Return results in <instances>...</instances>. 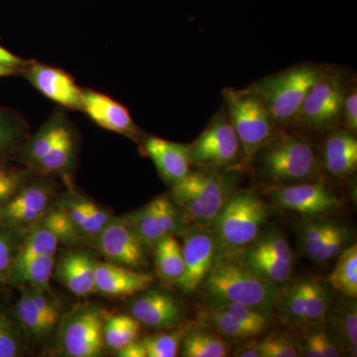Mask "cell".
I'll return each mask as SVG.
<instances>
[{"instance_id":"35","label":"cell","mask_w":357,"mask_h":357,"mask_svg":"<svg viewBox=\"0 0 357 357\" xmlns=\"http://www.w3.org/2000/svg\"><path fill=\"white\" fill-rule=\"evenodd\" d=\"M326 283L345 298L357 297V245L349 246L338 255L335 269Z\"/></svg>"},{"instance_id":"14","label":"cell","mask_w":357,"mask_h":357,"mask_svg":"<svg viewBox=\"0 0 357 357\" xmlns=\"http://www.w3.org/2000/svg\"><path fill=\"white\" fill-rule=\"evenodd\" d=\"M184 236V273L175 285L181 292L192 294L203 285L217 258L218 248L215 234L210 229L195 227L188 229Z\"/></svg>"},{"instance_id":"38","label":"cell","mask_w":357,"mask_h":357,"mask_svg":"<svg viewBox=\"0 0 357 357\" xmlns=\"http://www.w3.org/2000/svg\"><path fill=\"white\" fill-rule=\"evenodd\" d=\"M26 230L0 225V292L10 286L11 271L20 255Z\"/></svg>"},{"instance_id":"44","label":"cell","mask_w":357,"mask_h":357,"mask_svg":"<svg viewBox=\"0 0 357 357\" xmlns=\"http://www.w3.org/2000/svg\"><path fill=\"white\" fill-rule=\"evenodd\" d=\"M302 356L307 357H337L340 356V349L333 338L325 331H317L304 337L302 344L298 345Z\"/></svg>"},{"instance_id":"16","label":"cell","mask_w":357,"mask_h":357,"mask_svg":"<svg viewBox=\"0 0 357 357\" xmlns=\"http://www.w3.org/2000/svg\"><path fill=\"white\" fill-rule=\"evenodd\" d=\"M27 81L40 93L66 109L82 110L83 89L64 70L37 62H28L23 70Z\"/></svg>"},{"instance_id":"34","label":"cell","mask_w":357,"mask_h":357,"mask_svg":"<svg viewBox=\"0 0 357 357\" xmlns=\"http://www.w3.org/2000/svg\"><path fill=\"white\" fill-rule=\"evenodd\" d=\"M121 218L150 249H153L167 236L152 201L139 210L131 211Z\"/></svg>"},{"instance_id":"9","label":"cell","mask_w":357,"mask_h":357,"mask_svg":"<svg viewBox=\"0 0 357 357\" xmlns=\"http://www.w3.org/2000/svg\"><path fill=\"white\" fill-rule=\"evenodd\" d=\"M347 91L342 75L326 68L307 91L297 122L312 130L333 128L342 119Z\"/></svg>"},{"instance_id":"28","label":"cell","mask_w":357,"mask_h":357,"mask_svg":"<svg viewBox=\"0 0 357 357\" xmlns=\"http://www.w3.org/2000/svg\"><path fill=\"white\" fill-rule=\"evenodd\" d=\"M199 323L225 340H244L263 333L255 326L246 325L225 312L211 306L199 312Z\"/></svg>"},{"instance_id":"26","label":"cell","mask_w":357,"mask_h":357,"mask_svg":"<svg viewBox=\"0 0 357 357\" xmlns=\"http://www.w3.org/2000/svg\"><path fill=\"white\" fill-rule=\"evenodd\" d=\"M77 153V139L72 126L51 150L50 153L40 162L34 173L39 176L68 178L76 163Z\"/></svg>"},{"instance_id":"22","label":"cell","mask_w":357,"mask_h":357,"mask_svg":"<svg viewBox=\"0 0 357 357\" xmlns=\"http://www.w3.org/2000/svg\"><path fill=\"white\" fill-rule=\"evenodd\" d=\"M72 128L67 117L62 114H54L32 137L28 138L13 161L34 172L40 162L47 156L54 146Z\"/></svg>"},{"instance_id":"30","label":"cell","mask_w":357,"mask_h":357,"mask_svg":"<svg viewBox=\"0 0 357 357\" xmlns=\"http://www.w3.org/2000/svg\"><path fill=\"white\" fill-rule=\"evenodd\" d=\"M56 256H40L15 268L11 271L9 284L14 287L28 285L40 290L51 291L50 280L55 268Z\"/></svg>"},{"instance_id":"25","label":"cell","mask_w":357,"mask_h":357,"mask_svg":"<svg viewBox=\"0 0 357 357\" xmlns=\"http://www.w3.org/2000/svg\"><path fill=\"white\" fill-rule=\"evenodd\" d=\"M0 292V357H21L29 352V340L21 326L13 304Z\"/></svg>"},{"instance_id":"12","label":"cell","mask_w":357,"mask_h":357,"mask_svg":"<svg viewBox=\"0 0 357 357\" xmlns=\"http://www.w3.org/2000/svg\"><path fill=\"white\" fill-rule=\"evenodd\" d=\"M272 203L284 210L307 218L321 217L337 211L342 201L321 182H302L276 185L269 192Z\"/></svg>"},{"instance_id":"39","label":"cell","mask_w":357,"mask_h":357,"mask_svg":"<svg viewBox=\"0 0 357 357\" xmlns=\"http://www.w3.org/2000/svg\"><path fill=\"white\" fill-rule=\"evenodd\" d=\"M39 222L47 229L50 230L57 238L59 244H64L72 248L84 241L68 213L56 202L52 204L51 208Z\"/></svg>"},{"instance_id":"27","label":"cell","mask_w":357,"mask_h":357,"mask_svg":"<svg viewBox=\"0 0 357 357\" xmlns=\"http://www.w3.org/2000/svg\"><path fill=\"white\" fill-rule=\"evenodd\" d=\"M234 253L251 272L275 285H285L292 278L293 264L281 261L273 256L258 252L248 246Z\"/></svg>"},{"instance_id":"4","label":"cell","mask_w":357,"mask_h":357,"mask_svg":"<svg viewBox=\"0 0 357 357\" xmlns=\"http://www.w3.org/2000/svg\"><path fill=\"white\" fill-rule=\"evenodd\" d=\"M321 66L305 64L277 73L249 86L262 98L277 126L297 122L310 88L325 72Z\"/></svg>"},{"instance_id":"17","label":"cell","mask_w":357,"mask_h":357,"mask_svg":"<svg viewBox=\"0 0 357 357\" xmlns=\"http://www.w3.org/2000/svg\"><path fill=\"white\" fill-rule=\"evenodd\" d=\"M82 110L100 128L121 134L136 142L141 139L140 129L134 122L129 110L109 96L83 89Z\"/></svg>"},{"instance_id":"46","label":"cell","mask_w":357,"mask_h":357,"mask_svg":"<svg viewBox=\"0 0 357 357\" xmlns=\"http://www.w3.org/2000/svg\"><path fill=\"white\" fill-rule=\"evenodd\" d=\"M260 357H297L300 349L290 338L283 335H270L256 344Z\"/></svg>"},{"instance_id":"15","label":"cell","mask_w":357,"mask_h":357,"mask_svg":"<svg viewBox=\"0 0 357 357\" xmlns=\"http://www.w3.org/2000/svg\"><path fill=\"white\" fill-rule=\"evenodd\" d=\"M130 316L152 330H171L181 323L183 307L174 296L159 289L142 291L129 305Z\"/></svg>"},{"instance_id":"50","label":"cell","mask_w":357,"mask_h":357,"mask_svg":"<svg viewBox=\"0 0 357 357\" xmlns=\"http://www.w3.org/2000/svg\"><path fill=\"white\" fill-rule=\"evenodd\" d=\"M234 356L236 357H260L256 344L243 345L236 351L234 352Z\"/></svg>"},{"instance_id":"24","label":"cell","mask_w":357,"mask_h":357,"mask_svg":"<svg viewBox=\"0 0 357 357\" xmlns=\"http://www.w3.org/2000/svg\"><path fill=\"white\" fill-rule=\"evenodd\" d=\"M20 290V297L13 304L14 312L20 321L26 337L30 344H42L52 337L57 332L58 324L51 321L33 304L31 299L23 287Z\"/></svg>"},{"instance_id":"23","label":"cell","mask_w":357,"mask_h":357,"mask_svg":"<svg viewBox=\"0 0 357 357\" xmlns=\"http://www.w3.org/2000/svg\"><path fill=\"white\" fill-rule=\"evenodd\" d=\"M323 165L333 177L347 178L356 171L357 140L347 130L335 131L324 145Z\"/></svg>"},{"instance_id":"7","label":"cell","mask_w":357,"mask_h":357,"mask_svg":"<svg viewBox=\"0 0 357 357\" xmlns=\"http://www.w3.org/2000/svg\"><path fill=\"white\" fill-rule=\"evenodd\" d=\"M330 306L328 284L319 279L304 277L280 288L275 310L286 326L314 328L326 323Z\"/></svg>"},{"instance_id":"6","label":"cell","mask_w":357,"mask_h":357,"mask_svg":"<svg viewBox=\"0 0 357 357\" xmlns=\"http://www.w3.org/2000/svg\"><path fill=\"white\" fill-rule=\"evenodd\" d=\"M257 155L263 177L278 185L307 182L318 172L314 148L302 136L274 135Z\"/></svg>"},{"instance_id":"29","label":"cell","mask_w":357,"mask_h":357,"mask_svg":"<svg viewBox=\"0 0 357 357\" xmlns=\"http://www.w3.org/2000/svg\"><path fill=\"white\" fill-rule=\"evenodd\" d=\"M29 138V129L20 115L0 109V162L13 161Z\"/></svg>"},{"instance_id":"51","label":"cell","mask_w":357,"mask_h":357,"mask_svg":"<svg viewBox=\"0 0 357 357\" xmlns=\"http://www.w3.org/2000/svg\"><path fill=\"white\" fill-rule=\"evenodd\" d=\"M22 72L23 69H20V68L13 67V66L1 64L0 63V77L13 76V75Z\"/></svg>"},{"instance_id":"8","label":"cell","mask_w":357,"mask_h":357,"mask_svg":"<svg viewBox=\"0 0 357 357\" xmlns=\"http://www.w3.org/2000/svg\"><path fill=\"white\" fill-rule=\"evenodd\" d=\"M105 311L95 304H79L63 314L57 328L59 351L68 357H98L103 352Z\"/></svg>"},{"instance_id":"20","label":"cell","mask_w":357,"mask_h":357,"mask_svg":"<svg viewBox=\"0 0 357 357\" xmlns=\"http://www.w3.org/2000/svg\"><path fill=\"white\" fill-rule=\"evenodd\" d=\"M143 147L161 178L171 187L191 172L189 145L152 136L143 140Z\"/></svg>"},{"instance_id":"31","label":"cell","mask_w":357,"mask_h":357,"mask_svg":"<svg viewBox=\"0 0 357 357\" xmlns=\"http://www.w3.org/2000/svg\"><path fill=\"white\" fill-rule=\"evenodd\" d=\"M60 244L50 230L47 229L41 223L29 227L26 230L24 239L21 245L13 269L24 265L30 260L43 255H57Z\"/></svg>"},{"instance_id":"36","label":"cell","mask_w":357,"mask_h":357,"mask_svg":"<svg viewBox=\"0 0 357 357\" xmlns=\"http://www.w3.org/2000/svg\"><path fill=\"white\" fill-rule=\"evenodd\" d=\"M333 312V323L337 331V347L345 356H356L357 309L354 299L347 298Z\"/></svg>"},{"instance_id":"45","label":"cell","mask_w":357,"mask_h":357,"mask_svg":"<svg viewBox=\"0 0 357 357\" xmlns=\"http://www.w3.org/2000/svg\"><path fill=\"white\" fill-rule=\"evenodd\" d=\"M349 236L351 234L347 227L340 223L335 222L330 234L326 236L325 241L321 244L318 255L314 258V262H326L337 257L347 248Z\"/></svg>"},{"instance_id":"40","label":"cell","mask_w":357,"mask_h":357,"mask_svg":"<svg viewBox=\"0 0 357 357\" xmlns=\"http://www.w3.org/2000/svg\"><path fill=\"white\" fill-rule=\"evenodd\" d=\"M335 225V222L332 220H321L314 217L306 218V220L299 225L298 236H299L301 250L312 261H314L321 244L330 234Z\"/></svg>"},{"instance_id":"13","label":"cell","mask_w":357,"mask_h":357,"mask_svg":"<svg viewBox=\"0 0 357 357\" xmlns=\"http://www.w3.org/2000/svg\"><path fill=\"white\" fill-rule=\"evenodd\" d=\"M93 241L107 262L138 271L147 266L150 248L121 218H112Z\"/></svg>"},{"instance_id":"18","label":"cell","mask_w":357,"mask_h":357,"mask_svg":"<svg viewBox=\"0 0 357 357\" xmlns=\"http://www.w3.org/2000/svg\"><path fill=\"white\" fill-rule=\"evenodd\" d=\"M96 262L95 255L88 251H65L56 256L53 274L59 283L77 297H88L96 293Z\"/></svg>"},{"instance_id":"33","label":"cell","mask_w":357,"mask_h":357,"mask_svg":"<svg viewBox=\"0 0 357 357\" xmlns=\"http://www.w3.org/2000/svg\"><path fill=\"white\" fill-rule=\"evenodd\" d=\"M180 349L184 357H225L229 354L227 340L213 331L197 330L185 335Z\"/></svg>"},{"instance_id":"48","label":"cell","mask_w":357,"mask_h":357,"mask_svg":"<svg viewBox=\"0 0 357 357\" xmlns=\"http://www.w3.org/2000/svg\"><path fill=\"white\" fill-rule=\"evenodd\" d=\"M117 357H147L146 349L142 340H133L114 352Z\"/></svg>"},{"instance_id":"43","label":"cell","mask_w":357,"mask_h":357,"mask_svg":"<svg viewBox=\"0 0 357 357\" xmlns=\"http://www.w3.org/2000/svg\"><path fill=\"white\" fill-rule=\"evenodd\" d=\"M184 337L183 331L160 333L145 337L142 342L146 349L147 357L177 356Z\"/></svg>"},{"instance_id":"3","label":"cell","mask_w":357,"mask_h":357,"mask_svg":"<svg viewBox=\"0 0 357 357\" xmlns=\"http://www.w3.org/2000/svg\"><path fill=\"white\" fill-rule=\"evenodd\" d=\"M269 215V208L255 190L232 192L222 206L211 230L218 253L238 252L255 241Z\"/></svg>"},{"instance_id":"19","label":"cell","mask_w":357,"mask_h":357,"mask_svg":"<svg viewBox=\"0 0 357 357\" xmlns=\"http://www.w3.org/2000/svg\"><path fill=\"white\" fill-rule=\"evenodd\" d=\"M153 277L114 263L96 262V292L112 298L132 297L151 287Z\"/></svg>"},{"instance_id":"2","label":"cell","mask_w":357,"mask_h":357,"mask_svg":"<svg viewBox=\"0 0 357 357\" xmlns=\"http://www.w3.org/2000/svg\"><path fill=\"white\" fill-rule=\"evenodd\" d=\"M234 178L215 171L190 172L172 185L170 198L188 222L211 229L222 206L234 192Z\"/></svg>"},{"instance_id":"32","label":"cell","mask_w":357,"mask_h":357,"mask_svg":"<svg viewBox=\"0 0 357 357\" xmlns=\"http://www.w3.org/2000/svg\"><path fill=\"white\" fill-rule=\"evenodd\" d=\"M155 265L164 281L176 284L184 273L182 246L173 236H166L154 246Z\"/></svg>"},{"instance_id":"47","label":"cell","mask_w":357,"mask_h":357,"mask_svg":"<svg viewBox=\"0 0 357 357\" xmlns=\"http://www.w3.org/2000/svg\"><path fill=\"white\" fill-rule=\"evenodd\" d=\"M342 117L344 126L349 132L357 130V91L356 88H351L345 93L344 105H342Z\"/></svg>"},{"instance_id":"49","label":"cell","mask_w":357,"mask_h":357,"mask_svg":"<svg viewBox=\"0 0 357 357\" xmlns=\"http://www.w3.org/2000/svg\"><path fill=\"white\" fill-rule=\"evenodd\" d=\"M0 63L1 64L13 66V67L20 68V69L23 70H24V68L28 64V62L14 55L11 52L1 46H0Z\"/></svg>"},{"instance_id":"42","label":"cell","mask_w":357,"mask_h":357,"mask_svg":"<svg viewBox=\"0 0 357 357\" xmlns=\"http://www.w3.org/2000/svg\"><path fill=\"white\" fill-rule=\"evenodd\" d=\"M155 210L167 236H184L187 231V222L182 211L168 196H160L154 199Z\"/></svg>"},{"instance_id":"21","label":"cell","mask_w":357,"mask_h":357,"mask_svg":"<svg viewBox=\"0 0 357 357\" xmlns=\"http://www.w3.org/2000/svg\"><path fill=\"white\" fill-rule=\"evenodd\" d=\"M55 202L68 213L84 239L93 241L114 218L102 206L74 190L57 195Z\"/></svg>"},{"instance_id":"5","label":"cell","mask_w":357,"mask_h":357,"mask_svg":"<svg viewBox=\"0 0 357 357\" xmlns=\"http://www.w3.org/2000/svg\"><path fill=\"white\" fill-rule=\"evenodd\" d=\"M227 112L241 143L243 157L248 163L274 137L273 117L266 105L250 88H227L222 91Z\"/></svg>"},{"instance_id":"11","label":"cell","mask_w":357,"mask_h":357,"mask_svg":"<svg viewBox=\"0 0 357 357\" xmlns=\"http://www.w3.org/2000/svg\"><path fill=\"white\" fill-rule=\"evenodd\" d=\"M56 187L49 176H36L13 199L0 206V225L28 229L55 203Z\"/></svg>"},{"instance_id":"37","label":"cell","mask_w":357,"mask_h":357,"mask_svg":"<svg viewBox=\"0 0 357 357\" xmlns=\"http://www.w3.org/2000/svg\"><path fill=\"white\" fill-rule=\"evenodd\" d=\"M139 333L140 324L128 314L107 316L103 321V344L105 347L114 352L137 340Z\"/></svg>"},{"instance_id":"1","label":"cell","mask_w":357,"mask_h":357,"mask_svg":"<svg viewBox=\"0 0 357 357\" xmlns=\"http://www.w3.org/2000/svg\"><path fill=\"white\" fill-rule=\"evenodd\" d=\"M203 284L211 304L236 303L271 312L280 293L279 286L251 272L231 252L218 253Z\"/></svg>"},{"instance_id":"41","label":"cell","mask_w":357,"mask_h":357,"mask_svg":"<svg viewBox=\"0 0 357 357\" xmlns=\"http://www.w3.org/2000/svg\"><path fill=\"white\" fill-rule=\"evenodd\" d=\"M36 176L38 175L27 167L11 165L10 161L0 162V206L13 199Z\"/></svg>"},{"instance_id":"10","label":"cell","mask_w":357,"mask_h":357,"mask_svg":"<svg viewBox=\"0 0 357 357\" xmlns=\"http://www.w3.org/2000/svg\"><path fill=\"white\" fill-rule=\"evenodd\" d=\"M189 153L192 165L202 168L236 165L243 152L227 112H220L211 119L203 133L189 145Z\"/></svg>"}]
</instances>
